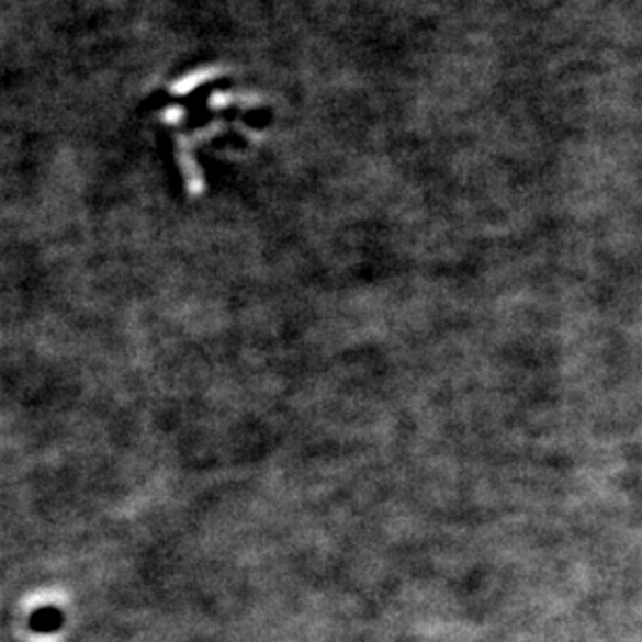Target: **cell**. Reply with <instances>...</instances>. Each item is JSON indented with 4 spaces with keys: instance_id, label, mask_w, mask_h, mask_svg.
<instances>
[{
    "instance_id": "cell-1",
    "label": "cell",
    "mask_w": 642,
    "mask_h": 642,
    "mask_svg": "<svg viewBox=\"0 0 642 642\" xmlns=\"http://www.w3.org/2000/svg\"><path fill=\"white\" fill-rule=\"evenodd\" d=\"M59 626H61V613L53 611V609H46L32 618V628L36 632H53Z\"/></svg>"
}]
</instances>
